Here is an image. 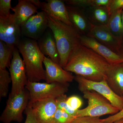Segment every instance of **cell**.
Here are the masks:
<instances>
[{
    "label": "cell",
    "instance_id": "1",
    "mask_svg": "<svg viewBox=\"0 0 123 123\" xmlns=\"http://www.w3.org/2000/svg\"><path fill=\"white\" fill-rule=\"evenodd\" d=\"M111 65L90 49L78 43L73 49L65 70L95 81L106 80Z\"/></svg>",
    "mask_w": 123,
    "mask_h": 123
},
{
    "label": "cell",
    "instance_id": "11",
    "mask_svg": "<svg viewBox=\"0 0 123 123\" xmlns=\"http://www.w3.org/2000/svg\"><path fill=\"white\" fill-rule=\"evenodd\" d=\"M43 64L46 68V83L69 84L74 79L75 76L71 73L65 70L50 58L45 56Z\"/></svg>",
    "mask_w": 123,
    "mask_h": 123
},
{
    "label": "cell",
    "instance_id": "2",
    "mask_svg": "<svg viewBox=\"0 0 123 123\" xmlns=\"http://www.w3.org/2000/svg\"><path fill=\"white\" fill-rule=\"evenodd\" d=\"M17 48L23 58L28 81H46V70L43 66L45 56L40 50L37 41L22 38Z\"/></svg>",
    "mask_w": 123,
    "mask_h": 123
},
{
    "label": "cell",
    "instance_id": "9",
    "mask_svg": "<svg viewBox=\"0 0 123 123\" xmlns=\"http://www.w3.org/2000/svg\"><path fill=\"white\" fill-rule=\"evenodd\" d=\"M23 37L37 40L49 28L48 15L44 11L38 12L21 26Z\"/></svg>",
    "mask_w": 123,
    "mask_h": 123
},
{
    "label": "cell",
    "instance_id": "7",
    "mask_svg": "<svg viewBox=\"0 0 123 123\" xmlns=\"http://www.w3.org/2000/svg\"><path fill=\"white\" fill-rule=\"evenodd\" d=\"M74 80L78 84L79 90L81 92L86 91H93L106 98L119 111L123 109V97L116 94L108 85L106 80L93 81L78 75L75 76Z\"/></svg>",
    "mask_w": 123,
    "mask_h": 123
},
{
    "label": "cell",
    "instance_id": "19",
    "mask_svg": "<svg viewBox=\"0 0 123 123\" xmlns=\"http://www.w3.org/2000/svg\"><path fill=\"white\" fill-rule=\"evenodd\" d=\"M37 8L29 0H18L17 5L12 8L15 22L20 27L31 17L37 13Z\"/></svg>",
    "mask_w": 123,
    "mask_h": 123
},
{
    "label": "cell",
    "instance_id": "29",
    "mask_svg": "<svg viewBox=\"0 0 123 123\" xmlns=\"http://www.w3.org/2000/svg\"><path fill=\"white\" fill-rule=\"evenodd\" d=\"M71 123H103L99 117L82 116L77 117Z\"/></svg>",
    "mask_w": 123,
    "mask_h": 123
},
{
    "label": "cell",
    "instance_id": "13",
    "mask_svg": "<svg viewBox=\"0 0 123 123\" xmlns=\"http://www.w3.org/2000/svg\"><path fill=\"white\" fill-rule=\"evenodd\" d=\"M29 105L32 108L38 123H52L57 109L55 99H43Z\"/></svg>",
    "mask_w": 123,
    "mask_h": 123
},
{
    "label": "cell",
    "instance_id": "14",
    "mask_svg": "<svg viewBox=\"0 0 123 123\" xmlns=\"http://www.w3.org/2000/svg\"><path fill=\"white\" fill-rule=\"evenodd\" d=\"M80 40L82 44L103 57L111 65L123 63V60L118 54L93 38L80 35Z\"/></svg>",
    "mask_w": 123,
    "mask_h": 123
},
{
    "label": "cell",
    "instance_id": "10",
    "mask_svg": "<svg viewBox=\"0 0 123 123\" xmlns=\"http://www.w3.org/2000/svg\"><path fill=\"white\" fill-rule=\"evenodd\" d=\"M22 37L21 27L15 22L12 14L7 17H0V40L14 49Z\"/></svg>",
    "mask_w": 123,
    "mask_h": 123
},
{
    "label": "cell",
    "instance_id": "21",
    "mask_svg": "<svg viewBox=\"0 0 123 123\" xmlns=\"http://www.w3.org/2000/svg\"><path fill=\"white\" fill-rule=\"evenodd\" d=\"M123 10H120L111 14L106 25L112 34L119 40L120 43L123 35V25L122 19Z\"/></svg>",
    "mask_w": 123,
    "mask_h": 123
},
{
    "label": "cell",
    "instance_id": "4",
    "mask_svg": "<svg viewBox=\"0 0 123 123\" xmlns=\"http://www.w3.org/2000/svg\"><path fill=\"white\" fill-rule=\"evenodd\" d=\"M82 93L84 98L88 100V105L84 109L77 110V117H99L104 115H114L119 111L106 98L95 91H86Z\"/></svg>",
    "mask_w": 123,
    "mask_h": 123
},
{
    "label": "cell",
    "instance_id": "31",
    "mask_svg": "<svg viewBox=\"0 0 123 123\" xmlns=\"http://www.w3.org/2000/svg\"><path fill=\"white\" fill-rule=\"evenodd\" d=\"M25 111L26 119L24 123H38L30 106L28 105Z\"/></svg>",
    "mask_w": 123,
    "mask_h": 123
},
{
    "label": "cell",
    "instance_id": "15",
    "mask_svg": "<svg viewBox=\"0 0 123 123\" xmlns=\"http://www.w3.org/2000/svg\"><path fill=\"white\" fill-rule=\"evenodd\" d=\"M69 20L73 27L80 35L86 36L91 28V23L84 9L66 5Z\"/></svg>",
    "mask_w": 123,
    "mask_h": 123
},
{
    "label": "cell",
    "instance_id": "18",
    "mask_svg": "<svg viewBox=\"0 0 123 123\" xmlns=\"http://www.w3.org/2000/svg\"><path fill=\"white\" fill-rule=\"evenodd\" d=\"M106 80L116 94L123 97V63L111 65Z\"/></svg>",
    "mask_w": 123,
    "mask_h": 123
},
{
    "label": "cell",
    "instance_id": "28",
    "mask_svg": "<svg viewBox=\"0 0 123 123\" xmlns=\"http://www.w3.org/2000/svg\"><path fill=\"white\" fill-rule=\"evenodd\" d=\"M11 0H0V17H7L11 15Z\"/></svg>",
    "mask_w": 123,
    "mask_h": 123
},
{
    "label": "cell",
    "instance_id": "6",
    "mask_svg": "<svg viewBox=\"0 0 123 123\" xmlns=\"http://www.w3.org/2000/svg\"><path fill=\"white\" fill-rule=\"evenodd\" d=\"M30 99V93L26 88L19 94L9 97L6 106L0 117V121L3 123H21L23 119V113L29 105Z\"/></svg>",
    "mask_w": 123,
    "mask_h": 123
},
{
    "label": "cell",
    "instance_id": "20",
    "mask_svg": "<svg viewBox=\"0 0 123 123\" xmlns=\"http://www.w3.org/2000/svg\"><path fill=\"white\" fill-rule=\"evenodd\" d=\"M87 17L91 24L107 25L111 16L106 7H90L84 9Z\"/></svg>",
    "mask_w": 123,
    "mask_h": 123
},
{
    "label": "cell",
    "instance_id": "27",
    "mask_svg": "<svg viewBox=\"0 0 123 123\" xmlns=\"http://www.w3.org/2000/svg\"><path fill=\"white\" fill-rule=\"evenodd\" d=\"M66 103L72 110L77 111L81 106L82 102L78 96L74 95L67 98Z\"/></svg>",
    "mask_w": 123,
    "mask_h": 123
},
{
    "label": "cell",
    "instance_id": "26",
    "mask_svg": "<svg viewBox=\"0 0 123 123\" xmlns=\"http://www.w3.org/2000/svg\"><path fill=\"white\" fill-rule=\"evenodd\" d=\"M67 97L66 94H65L58 97L56 98L55 100L57 104V109L64 111L72 116L77 118V111L72 110L66 103Z\"/></svg>",
    "mask_w": 123,
    "mask_h": 123
},
{
    "label": "cell",
    "instance_id": "5",
    "mask_svg": "<svg viewBox=\"0 0 123 123\" xmlns=\"http://www.w3.org/2000/svg\"><path fill=\"white\" fill-rule=\"evenodd\" d=\"M69 86V84H48L28 81L25 88L30 93L29 104L31 105L37 101L47 98L56 99L65 94L68 91Z\"/></svg>",
    "mask_w": 123,
    "mask_h": 123
},
{
    "label": "cell",
    "instance_id": "12",
    "mask_svg": "<svg viewBox=\"0 0 123 123\" xmlns=\"http://www.w3.org/2000/svg\"><path fill=\"white\" fill-rule=\"evenodd\" d=\"M87 36L93 38L118 54L120 46L118 39L112 34L106 25L91 24Z\"/></svg>",
    "mask_w": 123,
    "mask_h": 123
},
{
    "label": "cell",
    "instance_id": "23",
    "mask_svg": "<svg viewBox=\"0 0 123 123\" xmlns=\"http://www.w3.org/2000/svg\"><path fill=\"white\" fill-rule=\"evenodd\" d=\"M14 49L0 40V68H6L10 67Z\"/></svg>",
    "mask_w": 123,
    "mask_h": 123
},
{
    "label": "cell",
    "instance_id": "17",
    "mask_svg": "<svg viewBox=\"0 0 123 123\" xmlns=\"http://www.w3.org/2000/svg\"><path fill=\"white\" fill-rule=\"evenodd\" d=\"M37 42L41 52L60 65L59 54L54 36L50 29L49 28Z\"/></svg>",
    "mask_w": 123,
    "mask_h": 123
},
{
    "label": "cell",
    "instance_id": "22",
    "mask_svg": "<svg viewBox=\"0 0 123 123\" xmlns=\"http://www.w3.org/2000/svg\"><path fill=\"white\" fill-rule=\"evenodd\" d=\"M67 5L75 6L85 9L90 7H106L111 0H65Z\"/></svg>",
    "mask_w": 123,
    "mask_h": 123
},
{
    "label": "cell",
    "instance_id": "35",
    "mask_svg": "<svg viewBox=\"0 0 123 123\" xmlns=\"http://www.w3.org/2000/svg\"><path fill=\"white\" fill-rule=\"evenodd\" d=\"M113 123H123V118L119 120L115 121Z\"/></svg>",
    "mask_w": 123,
    "mask_h": 123
},
{
    "label": "cell",
    "instance_id": "3",
    "mask_svg": "<svg viewBox=\"0 0 123 123\" xmlns=\"http://www.w3.org/2000/svg\"><path fill=\"white\" fill-rule=\"evenodd\" d=\"M49 28L53 34L59 54L60 65L66 66L75 46L80 42V35L73 27L48 16Z\"/></svg>",
    "mask_w": 123,
    "mask_h": 123
},
{
    "label": "cell",
    "instance_id": "24",
    "mask_svg": "<svg viewBox=\"0 0 123 123\" xmlns=\"http://www.w3.org/2000/svg\"><path fill=\"white\" fill-rule=\"evenodd\" d=\"M11 82L10 73L6 68H0V98L7 97L9 86Z\"/></svg>",
    "mask_w": 123,
    "mask_h": 123
},
{
    "label": "cell",
    "instance_id": "16",
    "mask_svg": "<svg viewBox=\"0 0 123 123\" xmlns=\"http://www.w3.org/2000/svg\"><path fill=\"white\" fill-rule=\"evenodd\" d=\"M43 2L41 9L48 16L60 21L65 24L72 26L64 0H47Z\"/></svg>",
    "mask_w": 123,
    "mask_h": 123
},
{
    "label": "cell",
    "instance_id": "25",
    "mask_svg": "<svg viewBox=\"0 0 123 123\" xmlns=\"http://www.w3.org/2000/svg\"><path fill=\"white\" fill-rule=\"evenodd\" d=\"M76 118L64 111L57 109L53 117L52 123H71Z\"/></svg>",
    "mask_w": 123,
    "mask_h": 123
},
{
    "label": "cell",
    "instance_id": "30",
    "mask_svg": "<svg viewBox=\"0 0 123 123\" xmlns=\"http://www.w3.org/2000/svg\"><path fill=\"white\" fill-rule=\"evenodd\" d=\"M110 15L120 10H123V0H111L107 7Z\"/></svg>",
    "mask_w": 123,
    "mask_h": 123
},
{
    "label": "cell",
    "instance_id": "34",
    "mask_svg": "<svg viewBox=\"0 0 123 123\" xmlns=\"http://www.w3.org/2000/svg\"><path fill=\"white\" fill-rule=\"evenodd\" d=\"M29 1L38 9H41L43 2L40 1L39 0H29Z\"/></svg>",
    "mask_w": 123,
    "mask_h": 123
},
{
    "label": "cell",
    "instance_id": "32",
    "mask_svg": "<svg viewBox=\"0 0 123 123\" xmlns=\"http://www.w3.org/2000/svg\"><path fill=\"white\" fill-rule=\"evenodd\" d=\"M123 118V109L118 113L106 118L102 119L103 123H113L115 121Z\"/></svg>",
    "mask_w": 123,
    "mask_h": 123
},
{
    "label": "cell",
    "instance_id": "8",
    "mask_svg": "<svg viewBox=\"0 0 123 123\" xmlns=\"http://www.w3.org/2000/svg\"><path fill=\"white\" fill-rule=\"evenodd\" d=\"M9 70L12 87L9 97H12L22 92L28 81L25 64L17 48L14 49Z\"/></svg>",
    "mask_w": 123,
    "mask_h": 123
},
{
    "label": "cell",
    "instance_id": "33",
    "mask_svg": "<svg viewBox=\"0 0 123 123\" xmlns=\"http://www.w3.org/2000/svg\"><path fill=\"white\" fill-rule=\"evenodd\" d=\"M122 19L123 25V10L122 13ZM118 55H119L121 57V59L123 60V35L122 40H121L120 48L118 52Z\"/></svg>",
    "mask_w": 123,
    "mask_h": 123
}]
</instances>
